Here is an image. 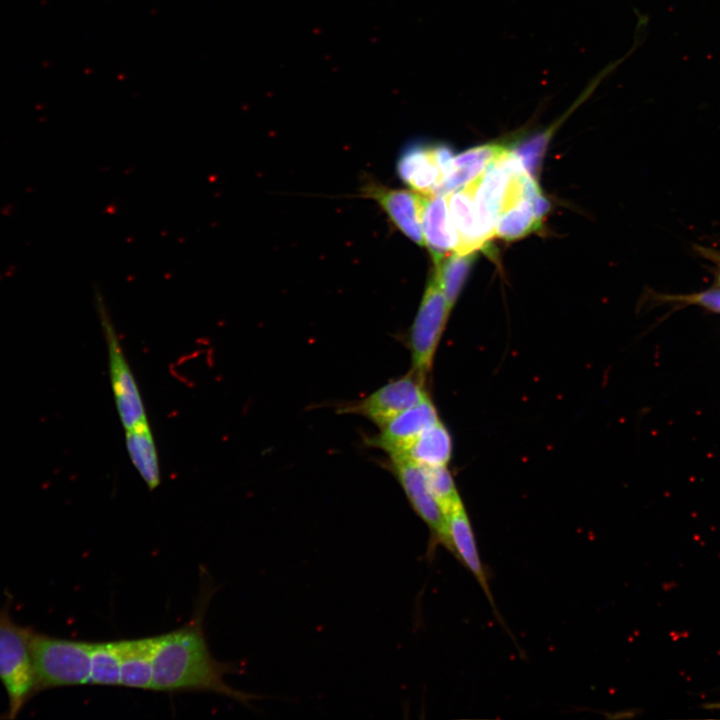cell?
I'll use <instances>...</instances> for the list:
<instances>
[{"instance_id":"1","label":"cell","mask_w":720,"mask_h":720,"mask_svg":"<svg viewBox=\"0 0 720 720\" xmlns=\"http://www.w3.org/2000/svg\"><path fill=\"white\" fill-rule=\"evenodd\" d=\"M210 596L209 588L202 591L193 618L174 631L158 635L152 690L210 692L247 704L254 697L225 681V677L238 672V668L233 663L215 659L207 644L203 619Z\"/></svg>"},{"instance_id":"2","label":"cell","mask_w":720,"mask_h":720,"mask_svg":"<svg viewBox=\"0 0 720 720\" xmlns=\"http://www.w3.org/2000/svg\"><path fill=\"white\" fill-rule=\"evenodd\" d=\"M91 644L33 631L31 649L36 692L89 684Z\"/></svg>"},{"instance_id":"3","label":"cell","mask_w":720,"mask_h":720,"mask_svg":"<svg viewBox=\"0 0 720 720\" xmlns=\"http://www.w3.org/2000/svg\"><path fill=\"white\" fill-rule=\"evenodd\" d=\"M33 630L16 624L6 609L0 610V681L9 699L5 718L14 719L36 694L31 649Z\"/></svg>"},{"instance_id":"4","label":"cell","mask_w":720,"mask_h":720,"mask_svg":"<svg viewBox=\"0 0 720 720\" xmlns=\"http://www.w3.org/2000/svg\"><path fill=\"white\" fill-rule=\"evenodd\" d=\"M450 312L444 293L432 275L409 333L411 371L423 383L432 368Z\"/></svg>"},{"instance_id":"5","label":"cell","mask_w":720,"mask_h":720,"mask_svg":"<svg viewBox=\"0 0 720 720\" xmlns=\"http://www.w3.org/2000/svg\"><path fill=\"white\" fill-rule=\"evenodd\" d=\"M96 308L108 351L111 386L124 429L147 420L137 384L124 356L118 335L100 292L95 294Z\"/></svg>"},{"instance_id":"6","label":"cell","mask_w":720,"mask_h":720,"mask_svg":"<svg viewBox=\"0 0 720 720\" xmlns=\"http://www.w3.org/2000/svg\"><path fill=\"white\" fill-rule=\"evenodd\" d=\"M453 157L447 145L415 142L402 151L397 172L414 191L427 196L437 195Z\"/></svg>"},{"instance_id":"7","label":"cell","mask_w":720,"mask_h":720,"mask_svg":"<svg viewBox=\"0 0 720 720\" xmlns=\"http://www.w3.org/2000/svg\"><path fill=\"white\" fill-rule=\"evenodd\" d=\"M390 467L409 504L430 530L433 543L444 546L445 515L428 487L422 466L406 456L392 455Z\"/></svg>"},{"instance_id":"8","label":"cell","mask_w":720,"mask_h":720,"mask_svg":"<svg viewBox=\"0 0 720 720\" xmlns=\"http://www.w3.org/2000/svg\"><path fill=\"white\" fill-rule=\"evenodd\" d=\"M428 396L424 383L410 371L407 375L381 386L360 402L346 407V410L366 417L380 428Z\"/></svg>"},{"instance_id":"9","label":"cell","mask_w":720,"mask_h":720,"mask_svg":"<svg viewBox=\"0 0 720 720\" xmlns=\"http://www.w3.org/2000/svg\"><path fill=\"white\" fill-rule=\"evenodd\" d=\"M364 193L382 207L407 238L420 246L424 245L423 218L429 196L378 184H368Z\"/></svg>"},{"instance_id":"10","label":"cell","mask_w":720,"mask_h":720,"mask_svg":"<svg viewBox=\"0 0 720 720\" xmlns=\"http://www.w3.org/2000/svg\"><path fill=\"white\" fill-rule=\"evenodd\" d=\"M439 421L436 407L428 396L380 427L379 434L371 438L369 443L389 456L403 455L426 429Z\"/></svg>"},{"instance_id":"11","label":"cell","mask_w":720,"mask_h":720,"mask_svg":"<svg viewBox=\"0 0 720 720\" xmlns=\"http://www.w3.org/2000/svg\"><path fill=\"white\" fill-rule=\"evenodd\" d=\"M446 547L475 577L491 606L495 609L485 569L479 557L475 535L464 505H460L445 514Z\"/></svg>"},{"instance_id":"12","label":"cell","mask_w":720,"mask_h":720,"mask_svg":"<svg viewBox=\"0 0 720 720\" xmlns=\"http://www.w3.org/2000/svg\"><path fill=\"white\" fill-rule=\"evenodd\" d=\"M158 635L140 639L118 640L120 686L152 690L153 659Z\"/></svg>"},{"instance_id":"13","label":"cell","mask_w":720,"mask_h":720,"mask_svg":"<svg viewBox=\"0 0 720 720\" xmlns=\"http://www.w3.org/2000/svg\"><path fill=\"white\" fill-rule=\"evenodd\" d=\"M424 246L437 264L453 252H456L458 238L453 226L447 195L429 196L423 218Z\"/></svg>"},{"instance_id":"14","label":"cell","mask_w":720,"mask_h":720,"mask_svg":"<svg viewBox=\"0 0 720 720\" xmlns=\"http://www.w3.org/2000/svg\"><path fill=\"white\" fill-rule=\"evenodd\" d=\"M447 202L458 238L456 252L471 253L484 247L489 239L485 236L479 223L472 184L447 194Z\"/></svg>"},{"instance_id":"15","label":"cell","mask_w":720,"mask_h":720,"mask_svg":"<svg viewBox=\"0 0 720 720\" xmlns=\"http://www.w3.org/2000/svg\"><path fill=\"white\" fill-rule=\"evenodd\" d=\"M508 151L509 148L503 144H484L454 156L437 195L450 194L472 183L492 162Z\"/></svg>"},{"instance_id":"16","label":"cell","mask_w":720,"mask_h":720,"mask_svg":"<svg viewBox=\"0 0 720 720\" xmlns=\"http://www.w3.org/2000/svg\"><path fill=\"white\" fill-rule=\"evenodd\" d=\"M536 179L531 176L526 182L525 193L510 203L497 217L495 235L505 240H516L537 230L542 221L534 212V202L541 194Z\"/></svg>"},{"instance_id":"17","label":"cell","mask_w":720,"mask_h":720,"mask_svg":"<svg viewBox=\"0 0 720 720\" xmlns=\"http://www.w3.org/2000/svg\"><path fill=\"white\" fill-rule=\"evenodd\" d=\"M125 443L129 457L150 490L160 484L157 450L148 421L125 430Z\"/></svg>"},{"instance_id":"18","label":"cell","mask_w":720,"mask_h":720,"mask_svg":"<svg viewBox=\"0 0 720 720\" xmlns=\"http://www.w3.org/2000/svg\"><path fill=\"white\" fill-rule=\"evenodd\" d=\"M452 455V439L441 422L426 429L403 456L421 466L447 465Z\"/></svg>"},{"instance_id":"19","label":"cell","mask_w":720,"mask_h":720,"mask_svg":"<svg viewBox=\"0 0 720 720\" xmlns=\"http://www.w3.org/2000/svg\"><path fill=\"white\" fill-rule=\"evenodd\" d=\"M474 259L475 252H453L434 264L432 275L442 289L450 310L458 299Z\"/></svg>"},{"instance_id":"20","label":"cell","mask_w":720,"mask_h":720,"mask_svg":"<svg viewBox=\"0 0 720 720\" xmlns=\"http://www.w3.org/2000/svg\"><path fill=\"white\" fill-rule=\"evenodd\" d=\"M89 684L120 686L118 641L92 642Z\"/></svg>"},{"instance_id":"21","label":"cell","mask_w":720,"mask_h":720,"mask_svg":"<svg viewBox=\"0 0 720 720\" xmlns=\"http://www.w3.org/2000/svg\"><path fill=\"white\" fill-rule=\"evenodd\" d=\"M422 469L428 487L444 515L463 504L447 465L422 466Z\"/></svg>"},{"instance_id":"22","label":"cell","mask_w":720,"mask_h":720,"mask_svg":"<svg viewBox=\"0 0 720 720\" xmlns=\"http://www.w3.org/2000/svg\"><path fill=\"white\" fill-rule=\"evenodd\" d=\"M552 129L519 144L512 151L526 172L534 179L541 168L542 159L551 137Z\"/></svg>"},{"instance_id":"23","label":"cell","mask_w":720,"mask_h":720,"mask_svg":"<svg viewBox=\"0 0 720 720\" xmlns=\"http://www.w3.org/2000/svg\"><path fill=\"white\" fill-rule=\"evenodd\" d=\"M673 301L701 305L713 312L720 313V289H710L699 293L667 297Z\"/></svg>"},{"instance_id":"24","label":"cell","mask_w":720,"mask_h":720,"mask_svg":"<svg viewBox=\"0 0 720 720\" xmlns=\"http://www.w3.org/2000/svg\"><path fill=\"white\" fill-rule=\"evenodd\" d=\"M717 284L720 286V271H719V273H718V275H717Z\"/></svg>"},{"instance_id":"25","label":"cell","mask_w":720,"mask_h":720,"mask_svg":"<svg viewBox=\"0 0 720 720\" xmlns=\"http://www.w3.org/2000/svg\"><path fill=\"white\" fill-rule=\"evenodd\" d=\"M718 707H720V705H718Z\"/></svg>"}]
</instances>
